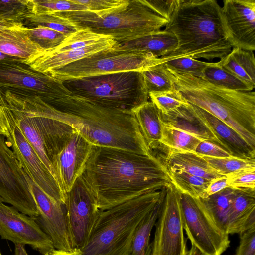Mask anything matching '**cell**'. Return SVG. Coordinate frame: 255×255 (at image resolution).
Segmentation results:
<instances>
[{"label": "cell", "instance_id": "obj_29", "mask_svg": "<svg viewBox=\"0 0 255 255\" xmlns=\"http://www.w3.org/2000/svg\"><path fill=\"white\" fill-rule=\"evenodd\" d=\"M233 191L234 188L227 187L208 197L200 198L215 222L227 234Z\"/></svg>", "mask_w": 255, "mask_h": 255}, {"label": "cell", "instance_id": "obj_25", "mask_svg": "<svg viewBox=\"0 0 255 255\" xmlns=\"http://www.w3.org/2000/svg\"><path fill=\"white\" fill-rule=\"evenodd\" d=\"M177 46V40L174 34L161 30L134 41L117 43L114 48L121 51L151 53L160 58L174 50Z\"/></svg>", "mask_w": 255, "mask_h": 255}, {"label": "cell", "instance_id": "obj_50", "mask_svg": "<svg viewBox=\"0 0 255 255\" xmlns=\"http://www.w3.org/2000/svg\"><path fill=\"white\" fill-rule=\"evenodd\" d=\"M24 246V245L20 244H15L13 255H29L25 249Z\"/></svg>", "mask_w": 255, "mask_h": 255}, {"label": "cell", "instance_id": "obj_32", "mask_svg": "<svg viewBox=\"0 0 255 255\" xmlns=\"http://www.w3.org/2000/svg\"><path fill=\"white\" fill-rule=\"evenodd\" d=\"M23 24L27 28L41 26L67 36L82 29L67 18L55 13L37 14L30 12L26 16Z\"/></svg>", "mask_w": 255, "mask_h": 255}, {"label": "cell", "instance_id": "obj_49", "mask_svg": "<svg viewBox=\"0 0 255 255\" xmlns=\"http://www.w3.org/2000/svg\"><path fill=\"white\" fill-rule=\"evenodd\" d=\"M79 250L77 249L72 251H68L55 249L52 252L45 255H77L79 253Z\"/></svg>", "mask_w": 255, "mask_h": 255}, {"label": "cell", "instance_id": "obj_24", "mask_svg": "<svg viewBox=\"0 0 255 255\" xmlns=\"http://www.w3.org/2000/svg\"><path fill=\"white\" fill-rule=\"evenodd\" d=\"M165 166L169 173L185 172L210 181L224 176L218 174L202 156L192 152L169 149Z\"/></svg>", "mask_w": 255, "mask_h": 255}, {"label": "cell", "instance_id": "obj_27", "mask_svg": "<svg viewBox=\"0 0 255 255\" xmlns=\"http://www.w3.org/2000/svg\"><path fill=\"white\" fill-rule=\"evenodd\" d=\"M217 63L254 89L255 59L253 51L232 48L231 52Z\"/></svg>", "mask_w": 255, "mask_h": 255}, {"label": "cell", "instance_id": "obj_19", "mask_svg": "<svg viewBox=\"0 0 255 255\" xmlns=\"http://www.w3.org/2000/svg\"><path fill=\"white\" fill-rule=\"evenodd\" d=\"M93 146L75 130L55 156L53 163L55 178L65 197L82 175Z\"/></svg>", "mask_w": 255, "mask_h": 255}, {"label": "cell", "instance_id": "obj_28", "mask_svg": "<svg viewBox=\"0 0 255 255\" xmlns=\"http://www.w3.org/2000/svg\"><path fill=\"white\" fill-rule=\"evenodd\" d=\"M204 140V139L195 133L163 123L162 135L160 143L168 147L169 149L182 152L195 153L198 144Z\"/></svg>", "mask_w": 255, "mask_h": 255}, {"label": "cell", "instance_id": "obj_54", "mask_svg": "<svg viewBox=\"0 0 255 255\" xmlns=\"http://www.w3.org/2000/svg\"><path fill=\"white\" fill-rule=\"evenodd\" d=\"M0 255H2L1 254L0 250Z\"/></svg>", "mask_w": 255, "mask_h": 255}, {"label": "cell", "instance_id": "obj_15", "mask_svg": "<svg viewBox=\"0 0 255 255\" xmlns=\"http://www.w3.org/2000/svg\"><path fill=\"white\" fill-rule=\"evenodd\" d=\"M7 120L9 135L6 139L24 172L46 194L65 205L66 197L53 176L20 128L10 120Z\"/></svg>", "mask_w": 255, "mask_h": 255}, {"label": "cell", "instance_id": "obj_18", "mask_svg": "<svg viewBox=\"0 0 255 255\" xmlns=\"http://www.w3.org/2000/svg\"><path fill=\"white\" fill-rule=\"evenodd\" d=\"M38 215L34 218L41 229L50 237L56 249L72 251L68 230L65 206L43 192L27 175Z\"/></svg>", "mask_w": 255, "mask_h": 255}, {"label": "cell", "instance_id": "obj_48", "mask_svg": "<svg viewBox=\"0 0 255 255\" xmlns=\"http://www.w3.org/2000/svg\"><path fill=\"white\" fill-rule=\"evenodd\" d=\"M8 126L7 119L0 104V134L4 135L6 138L9 135Z\"/></svg>", "mask_w": 255, "mask_h": 255}, {"label": "cell", "instance_id": "obj_34", "mask_svg": "<svg viewBox=\"0 0 255 255\" xmlns=\"http://www.w3.org/2000/svg\"><path fill=\"white\" fill-rule=\"evenodd\" d=\"M148 93L161 92L175 89L165 65L158 63L141 72Z\"/></svg>", "mask_w": 255, "mask_h": 255}, {"label": "cell", "instance_id": "obj_30", "mask_svg": "<svg viewBox=\"0 0 255 255\" xmlns=\"http://www.w3.org/2000/svg\"><path fill=\"white\" fill-rule=\"evenodd\" d=\"M165 196L147 213L139 224L132 241L130 255H151V246L150 244V234L158 218L161 204Z\"/></svg>", "mask_w": 255, "mask_h": 255}, {"label": "cell", "instance_id": "obj_52", "mask_svg": "<svg viewBox=\"0 0 255 255\" xmlns=\"http://www.w3.org/2000/svg\"><path fill=\"white\" fill-rule=\"evenodd\" d=\"M19 59L17 57L9 56L0 51V61Z\"/></svg>", "mask_w": 255, "mask_h": 255}, {"label": "cell", "instance_id": "obj_16", "mask_svg": "<svg viewBox=\"0 0 255 255\" xmlns=\"http://www.w3.org/2000/svg\"><path fill=\"white\" fill-rule=\"evenodd\" d=\"M0 236L15 244L28 245L43 255L55 249L50 237L33 217L6 205L0 197Z\"/></svg>", "mask_w": 255, "mask_h": 255}, {"label": "cell", "instance_id": "obj_21", "mask_svg": "<svg viewBox=\"0 0 255 255\" xmlns=\"http://www.w3.org/2000/svg\"><path fill=\"white\" fill-rule=\"evenodd\" d=\"M117 42L111 37L95 44L77 49L49 53L43 50L22 62L33 69L47 74L50 71L114 47Z\"/></svg>", "mask_w": 255, "mask_h": 255}, {"label": "cell", "instance_id": "obj_45", "mask_svg": "<svg viewBox=\"0 0 255 255\" xmlns=\"http://www.w3.org/2000/svg\"><path fill=\"white\" fill-rule=\"evenodd\" d=\"M195 153L201 156L213 158H225L231 156L221 146L207 140L202 141L198 144Z\"/></svg>", "mask_w": 255, "mask_h": 255}, {"label": "cell", "instance_id": "obj_3", "mask_svg": "<svg viewBox=\"0 0 255 255\" xmlns=\"http://www.w3.org/2000/svg\"><path fill=\"white\" fill-rule=\"evenodd\" d=\"M221 7L215 0H178L164 30L174 34L176 48L159 58L160 63L182 57L221 60L232 46L223 25Z\"/></svg>", "mask_w": 255, "mask_h": 255}, {"label": "cell", "instance_id": "obj_39", "mask_svg": "<svg viewBox=\"0 0 255 255\" xmlns=\"http://www.w3.org/2000/svg\"><path fill=\"white\" fill-rule=\"evenodd\" d=\"M149 97L161 113L165 115L188 103L176 88L161 92H150Z\"/></svg>", "mask_w": 255, "mask_h": 255}, {"label": "cell", "instance_id": "obj_23", "mask_svg": "<svg viewBox=\"0 0 255 255\" xmlns=\"http://www.w3.org/2000/svg\"><path fill=\"white\" fill-rule=\"evenodd\" d=\"M43 49L32 41L23 22L0 27V51L22 61Z\"/></svg>", "mask_w": 255, "mask_h": 255}, {"label": "cell", "instance_id": "obj_43", "mask_svg": "<svg viewBox=\"0 0 255 255\" xmlns=\"http://www.w3.org/2000/svg\"><path fill=\"white\" fill-rule=\"evenodd\" d=\"M228 187L232 188H255V168L238 170L226 175Z\"/></svg>", "mask_w": 255, "mask_h": 255}, {"label": "cell", "instance_id": "obj_37", "mask_svg": "<svg viewBox=\"0 0 255 255\" xmlns=\"http://www.w3.org/2000/svg\"><path fill=\"white\" fill-rule=\"evenodd\" d=\"M32 13L37 14L88 11L87 7L73 0H31Z\"/></svg>", "mask_w": 255, "mask_h": 255}, {"label": "cell", "instance_id": "obj_9", "mask_svg": "<svg viewBox=\"0 0 255 255\" xmlns=\"http://www.w3.org/2000/svg\"><path fill=\"white\" fill-rule=\"evenodd\" d=\"M158 63H160L159 58L152 54L118 50L114 47L52 70L47 75L63 82L121 72H141Z\"/></svg>", "mask_w": 255, "mask_h": 255}, {"label": "cell", "instance_id": "obj_33", "mask_svg": "<svg viewBox=\"0 0 255 255\" xmlns=\"http://www.w3.org/2000/svg\"><path fill=\"white\" fill-rule=\"evenodd\" d=\"M108 37L97 34L87 28H82L67 36L55 47L43 51L54 53L82 48L97 43Z\"/></svg>", "mask_w": 255, "mask_h": 255}, {"label": "cell", "instance_id": "obj_13", "mask_svg": "<svg viewBox=\"0 0 255 255\" xmlns=\"http://www.w3.org/2000/svg\"><path fill=\"white\" fill-rule=\"evenodd\" d=\"M180 191L172 183L165 196L155 226L151 255H187L186 240L183 233Z\"/></svg>", "mask_w": 255, "mask_h": 255}, {"label": "cell", "instance_id": "obj_51", "mask_svg": "<svg viewBox=\"0 0 255 255\" xmlns=\"http://www.w3.org/2000/svg\"><path fill=\"white\" fill-rule=\"evenodd\" d=\"M187 255H207L196 246L192 244L191 247L188 251Z\"/></svg>", "mask_w": 255, "mask_h": 255}, {"label": "cell", "instance_id": "obj_40", "mask_svg": "<svg viewBox=\"0 0 255 255\" xmlns=\"http://www.w3.org/2000/svg\"><path fill=\"white\" fill-rule=\"evenodd\" d=\"M31 40L43 50H49L59 45L67 36L49 28L39 26L27 28Z\"/></svg>", "mask_w": 255, "mask_h": 255}, {"label": "cell", "instance_id": "obj_20", "mask_svg": "<svg viewBox=\"0 0 255 255\" xmlns=\"http://www.w3.org/2000/svg\"><path fill=\"white\" fill-rule=\"evenodd\" d=\"M189 105L194 116L214 135L219 146L232 156L242 159L255 158V149L229 125L207 111L190 103Z\"/></svg>", "mask_w": 255, "mask_h": 255}, {"label": "cell", "instance_id": "obj_44", "mask_svg": "<svg viewBox=\"0 0 255 255\" xmlns=\"http://www.w3.org/2000/svg\"><path fill=\"white\" fill-rule=\"evenodd\" d=\"M240 234V243L236 255H255V227Z\"/></svg>", "mask_w": 255, "mask_h": 255}, {"label": "cell", "instance_id": "obj_35", "mask_svg": "<svg viewBox=\"0 0 255 255\" xmlns=\"http://www.w3.org/2000/svg\"><path fill=\"white\" fill-rule=\"evenodd\" d=\"M169 174L172 183L181 193L197 199L202 197L210 182V180L185 172Z\"/></svg>", "mask_w": 255, "mask_h": 255}, {"label": "cell", "instance_id": "obj_38", "mask_svg": "<svg viewBox=\"0 0 255 255\" xmlns=\"http://www.w3.org/2000/svg\"><path fill=\"white\" fill-rule=\"evenodd\" d=\"M202 157L218 174L224 176L240 170L255 168V158L242 159L232 156L225 158Z\"/></svg>", "mask_w": 255, "mask_h": 255}, {"label": "cell", "instance_id": "obj_6", "mask_svg": "<svg viewBox=\"0 0 255 255\" xmlns=\"http://www.w3.org/2000/svg\"><path fill=\"white\" fill-rule=\"evenodd\" d=\"M167 187L100 210L87 245L77 255H129L139 224L165 196Z\"/></svg>", "mask_w": 255, "mask_h": 255}, {"label": "cell", "instance_id": "obj_22", "mask_svg": "<svg viewBox=\"0 0 255 255\" xmlns=\"http://www.w3.org/2000/svg\"><path fill=\"white\" fill-rule=\"evenodd\" d=\"M255 227V188L234 189L229 213L228 234Z\"/></svg>", "mask_w": 255, "mask_h": 255}, {"label": "cell", "instance_id": "obj_1", "mask_svg": "<svg viewBox=\"0 0 255 255\" xmlns=\"http://www.w3.org/2000/svg\"><path fill=\"white\" fill-rule=\"evenodd\" d=\"M81 176L101 211L172 184L166 167L152 154L96 145Z\"/></svg>", "mask_w": 255, "mask_h": 255}, {"label": "cell", "instance_id": "obj_31", "mask_svg": "<svg viewBox=\"0 0 255 255\" xmlns=\"http://www.w3.org/2000/svg\"><path fill=\"white\" fill-rule=\"evenodd\" d=\"M202 78L213 85L230 90L251 91L254 89L246 83L224 69L217 62H209L204 71Z\"/></svg>", "mask_w": 255, "mask_h": 255}, {"label": "cell", "instance_id": "obj_14", "mask_svg": "<svg viewBox=\"0 0 255 255\" xmlns=\"http://www.w3.org/2000/svg\"><path fill=\"white\" fill-rule=\"evenodd\" d=\"M66 217L70 241L74 249L87 244L99 215L96 199L81 175L66 194Z\"/></svg>", "mask_w": 255, "mask_h": 255}, {"label": "cell", "instance_id": "obj_36", "mask_svg": "<svg viewBox=\"0 0 255 255\" xmlns=\"http://www.w3.org/2000/svg\"><path fill=\"white\" fill-rule=\"evenodd\" d=\"M32 9L31 0H0V21L23 23Z\"/></svg>", "mask_w": 255, "mask_h": 255}, {"label": "cell", "instance_id": "obj_7", "mask_svg": "<svg viewBox=\"0 0 255 255\" xmlns=\"http://www.w3.org/2000/svg\"><path fill=\"white\" fill-rule=\"evenodd\" d=\"M81 28L111 37L117 43L134 41L161 30L169 20L158 14L144 0H130L115 12L98 16L89 11L55 13Z\"/></svg>", "mask_w": 255, "mask_h": 255}, {"label": "cell", "instance_id": "obj_4", "mask_svg": "<svg viewBox=\"0 0 255 255\" xmlns=\"http://www.w3.org/2000/svg\"><path fill=\"white\" fill-rule=\"evenodd\" d=\"M166 69L175 88L187 102L229 125L255 149V91L226 89L203 78Z\"/></svg>", "mask_w": 255, "mask_h": 255}, {"label": "cell", "instance_id": "obj_53", "mask_svg": "<svg viewBox=\"0 0 255 255\" xmlns=\"http://www.w3.org/2000/svg\"><path fill=\"white\" fill-rule=\"evenodd\" d=\"M13 24V23H8V22H5L0 21V27H1L2 26H4V25H9V24Z\"/></svg>", "mask_w": 255, "mask_h": 255}, {"label": "cell", "instance_id": "obj_17", "mask_svg": "<svg viewBox=\"0 0 255 255\" xmlns=\"http://www.w3.org/2000/svg\"><path fill=\"white\" fill-rule=\"evenodd\" d=\"M223 25L232 48L255 50V0H225Z\"/></svg>", "mask_w": 255, "mask_h": 255}, {"label": "cell", "instance_id": "obj_12", "mask_svg": "<svg viewBox=\"0 0 255 255\" xmlns=\"http://www.w3.org/2000/svg\"><path fill=\"white\" fill-rule=\"evenodd\" d=\"M0 197L19 212L35 218L37 206L27 175L6 137L0 134Z\"/></svg>", "mask_w": 255, "mask_h": 255}, {"label": "cell", "instance_id": "obj_2", "mask_svg": "<svg viewBox=\"0 0 255 255\" xmlns=\"http://www.w3.org/2000/svg\"><path fill=\"white\" fill-rule=\"evenodd\" d=\"M45 107L50 116L72 127L93 145L152 154L133 112L105 107L72 94L45 102Z\"/></svg>", "mask_w": 255, "mask_h": 255}, {"label": "cell", "instance_id": "obj_55", "mask_svg": "<svg viewBox=\"0 0 255 255\" xmlns=\"http://www.w3.org/2000/svg\"></svg>", "mask_w": 255, "mask_h": 255}, {"label": "cell", "instance_id": "obj_8", "mask_svg": "<svg viewBox=\"0 0 255 255\" xmlns=\"http://www.w3.org/2000/svg\"><path fill=\"white\" fill-rule=\"evenodd\" d=\"M63 83L73 95L105 107L125 111L133 112L149 99L140 71L89 76Z\"/></svg>", "mask_w": 255, "mask_h": 255}, {"label": "cell", "instance_id": "obj_41", "mask_svg": "<svg viewBox=\"0 0 255 255\" xmlns=\"http://www.w3.org/2000/svg\"><path fill=\"white\" fill-rule=\"evenodd\" d=\"M162 63L167 68L176 72L189 74L201 78H203L204 71L209 63L188 57L179 58Z\"/></svg>", "mask_w": 255, "mask_h": 255}, {"label": "cell", "instance_id": "obj_46", "mask_svg": "<svg viewBox=\"0 0 255 255\" xmlns=\"http://www.w3.org/2000/svg\"><path fill=\"white\" fill-rule=\"evenodd\" d=\"M152 10L169 20L177 4L178 0H144Z\"/></svg>", "mask_w": 255, "mask_h": 255}, {"label": "cell", "instance_id": "obj_42", "mask_svg": "<svg viewBox=\"0 0 255 255\" xmlns=\"http://www.w3.org/2000/svg\"><path fill=\"white\" fill-rule=\"evenodd\" d=\"M83 4L88 8V11L97 16L108 15L123 9L127 7L130 0H73Z\"/></svg>", "mask_w": 255, "mask_h": 255}, {"label": "cell", "instance_id": "obj_47", "mask_svg": "<svg viewBox=\"0 0 255 255\" xmlns=\"http://www.w3.org/2000/svg\"><path fill=\"white\" fill-rule=\"evenodd\" d=\"M227 178L222 176L210 181V182L201 198H205L220 192L227 187Z\"/></svg>", "mask_w": 255, "mask_h": 255}, {"label": "cell", "instance_id": "obj_10", "mask_svg": "<svg viewBox=\"0 0 255 255\" xmlns=\"http://www.w3.org/2000/svg\"><path fill=\"white\" fill-rule=\"evenodd\" d=\"M180 203L183 228L191 244L207 255H221L229 246V235L215 222L201 199L180 192Z\"/></svg>", "mask_w": 255, "mask_h": 255}, {"label": "cell", "instance_id": "obj_26", "mask_svg": "<svg viewBox=\"0 0 255 255\" xmlns=\"http://www.w3.org/2000/svg\"><path fill=\"white\" fill-rule=\"evenodd\" d=\"M142 135L150 150L160 143L163 123L161 113L151 101L140 106L133 111Z\"/></svg>", "mask_w": 255, "mask_h": 255}, {"label": "cell", "instance_id": "obj_11", "mask_svg": "<svg viewBox=\"0 0 255 255\" xmlns=\"http://www.w3.org/2000/svg\"><path fill=\"white\" fill-rule=\"evenodd\" d=\"M0 88L37 96L47 103L72 94L63 82L33 69L20 59L0 61Z\"/></svg>", "mask_w": 255, "mask_h": 255}, {"label": "cell", "instance_id": "obj_5", "mask_svg": "<svg viewBox=\"0 0 255 255\" xmlns=\"http://www.w3.org/2000/svg\"><path fill=\"white\" fill-rule=\"evenodd\" d=\"M0 104L55 178L54 159L75 129L50 116L38 96L0 88Z\"/></svg>", "mask_w": 255, "mask_h": 255}]
</instances>
